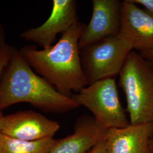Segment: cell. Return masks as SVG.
<instances>
[{
    "instance_id": "cell-1",
    "label": "cell",
    "mask_w": 153,
    "mask_h": 153,
    "mask_svg": "<svg viewBox=\"0 0 153 153\" xmlns=\"http://www.w3.org/2000/svg\"><path fill=\"white\" fill-rule=\"evenodd\" d=\"M86 25L78 22L62 34L57 43L38 50L34 45L19 49L21 55L40 76L61 94L71 97L88 85L82 69L78 42Z\"/></svg>"
},
{
    "instance_id": "cell-2",
    "label": "cell",
    "mask_w": 153,
    "mask_h": 153,
    "mask_svg": "<svg viewBox=\"0 0 153 153\" xmlns=\"http://www.w3.org/2000/svg\"><path fill=\"white\" fill-rule=\"evenodd\" d=\"M21 103L52 114L66 113L80 107L71 97L59 93L36 73L19 49L13 46L11 57L0 78V112Z\"/></svg>"
},
{
    "instance_id": "cell-3",
    "label": "cell",
    "mask_w": 153,
    "mask_h": 153,
    "mask_svg": "<svg viewBox=\"0 0 153 153\" xmlns=\"http://www.w3.org/2000/svg\"><path fill=\"white\" fill-rule=\"evenodd\" d=\"M119 76L118 85L126 96L130 124H153V66L133 50Z\"/></svg>"
},
{
    "instance_id": "cell-4",
    "label": "cell",
    "mask_w": 153,
    "mask_h": 153,
    "mask_svg": "<svg viewBox=\"0 0 153 153\" xmlns=\"http://www.w3.org/2000/svg\"><path fill=\"white\" fill-rule=\"evenodd\" d=\"M134 50L133 41L123 33L109 36L80 50L82 69L88 85L119 76Z\"/></svg>"
},
{
    "instance_id": "cell-5",
    "label": "cell",
    "mask_w": 153,
    "mask_h": 153,
    "mask_svg": "<svg viewBox=\"0 0 153 153\" xmlns=\"http://www.w3.org/2000/svg\"><path fill=\"white\" fill-rule=\"evenodd\" d=\"M79 106L88 109L106 129L122 128L130 124L121 103L115 78L94 82L71 96Z\"/></svg>"
},
{
    "instance_id": "cell-6",
    "label": "cell",
    "mask_w": 153,
    "mask_h": 153,
    "mask_svg": "<svg viewBox=\"0 0 153 153\" xmlns=\"http://www.w3.org/2000/svg\"><path fill=\"white\" fill-rule=\"evenodd\" d=\"M60 124L32 110L0 116V132L14 138L36 141L53 138Z\"/></svg>"
},
{
    "instance_id": "cell-7",
    "label": "cell",
    "mask_w": 153,
    "mask_h": 153,
    "mask_svg": "<svg viewBox=\"0 0 153 153\" xmlns=\"http://www.w3.org/2000/svg\"><path fill=\"white\" fill-rule=\"evenodd\" d=\"M77 9L76 0H53L48 18L38 27L25 30L19 36L43 49L48 48L53 45L58 34H63L79 22Z\"/></svg>"
},
{
    "instance_id": "cell-8",
    "label": "cell",
    "mask_w": 153,
    "mask_h": 153,
    "mask_svg": "<svg viewBox=\"0 0 153 153\" xmlns=\"http://www.w3.org/2000/svg\"><path fill=\"white\" fill-rule=\"evenodd\" d=\"M92 16L79 39L81 49L103 39L116 36L121 29L122 1L93 0Z\"/></svg>"
},
{
    "instance_id": "cell-9",
    "label": "cell",
    "mask_w": 153,
    "mask_h": 153,
    "mask_svg": "<svg viewBox=\"0 0 153 153\" xmlns=\"http://www.w3.org/2000/svg\"><path fill=\"white\" fill-rule=\"evenodd\" d=\"M120 33L133 40L134 51H153V16L131 0L122 1Z\"/></svg>"
},
{
    "instance_id": "cell-10",
    "label": "cell",
    "mask_w": 153,
    "mask_h": 153,
    "mask_svg": "<svg viewBox=\"0 0 153 153\" xmlns=\"http://www.w3.org/2000/svg\"><path fill=\"white\" fill-rule=\"evenodd\" d=\"M153 124H131L108 129L105 153H153Z\"/></svg>"
},
{
    "instance_id": "cell-11",
    "label": "cell",
    "mask_w": 153,
    "mask_h": 153,
    "mask_svg": "<svg viewBox=\"0 0 153 153\" xmlns=\"http://www.w3.org/2000/svg\"><path fill=\"white\" fill-rule=\"evenodd\" d=\"M107 131L93 116L81 115L76 121L73 133L57 140L49 153H88L105 139Z\"/></svg>"
},
{
    "instance_id": "cell-12",
    "label": "cell",
    "mask_w": 153,
    "mask_h": 153,
    "mask_svg": "<svg viewBox=\"0 0 153 153\" xmlns=\"http://www.w3.org/2000/svg\"><path fill=\"white\" fill-rule=\"evenodd\" d=\"M57 141L51 138L28 141L9 137L0 132V153H49Z\"/></svg>"
},
{
    "instance_id": "cell-13",
    "label": "cell",
    "mask_w": 153,
    "mask_h": 153,
    "mask_svg": "<svg viewBox=\"0 0 153 153\" xmlns=\"http://www.w3.org/2000/svg\"><path fill=\"white\" fill-rule=\"evenodd\" d=\"M12 49L13 46L6 43L0 46V78L2 71L10 60L12 53ZM2 114V112H0V116Z\"/></svg>"
},
{
    "instance_id": "cell-14",
    "label": "cell",
    "mask_w": 153,
    "mask_h": 153,
    "mask_svg": "<svg viewBox=\"0 0 153 153\" xmlns=\"http://www.w3.org/2000/svg\"><path fill=\"white\" fill-rule=\"evenodd\" d=\"M131 2L141 6L153 16V0H131Z\"/></svg>"
},
{
    "instance_id": "cell-15",
    "label": "cell",
    "mask_w": 153,
    "mask_h": 153,
    "mask_svg": "<svg viewBox=\"0 0 153 153\" xmlns=\"http://www.w3.org/2000/svg\"><path fill=\"white\" fill-rule=\"evenodd\" d=\"M106 153V141H105V139H104L98 143L88 153Z\"/></svg>"
},
{
    "instance_id": "cell-16",
    "label": "cell",
    "mask_w": 153,
    "mask_h": 153,
    "mask_svg": "<svg viewBox=\"0 0 153 153\" xmlns=\"http://www.w3.org/2000/svg\"><path fill=\"white\" fill-rule=\"evenodd\" d=\"M6 33L5 28L0 22V46L6 43Z\"/></svg>"
},
{
    "instance_id": "cell-17",
    "label": "cell",
    "mask_w": 153,
    "mask_h": 153,
    "mask_svg": "<svg viewBox=\"0 0 153 153\" xmlns=\"http://www.w3.org/2000/svg\"><path fill=\"white\" fill-rule=\"evenodd\" d=\"M142 56L146 59L153 66V51L139 52Z\"/></svg>"
},
{
    "instance_id": "cell-18",
    "label": "cell",
    "mask_w": 153,
    "mask_h": 153,
    "mask_svg": "<svg viewBox=\"0 0 153 153\" xmlns=\"http://www.w3.org/2000/svg\"><path fill=\"white\" fill-rule=\"evenodd\" d=\"M151 145H152V152H153V138H152V143H151Z\"/></svg>"
}]
</instances>
